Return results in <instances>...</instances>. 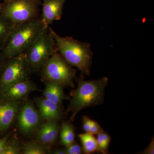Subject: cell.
<instances>
[{
	"label": "cell",
	"instance_id": "1",
	"mask_svg": "<svg viewBox=\"0 0 154 154\" xmlns=\"http://www.w3.org/2000/svg\"><path fill=\"white\" fill-rule=\"evenodd\" d=\"M76 82L77 88L71 94L72 98L67 110V112L71 113V122L83 109L103 104L108 79L103 77L99 79L86 81L82 75L77 79Z\"/></svg>",
	"mask_w": 154,
	"mask_h": 154
},
{
	"label": "cell",
	"instance_id": "2",
	"mask_svg": "<svg viewBox=\"0 0 154 154\" xmlns=\"http://www.w3.org/2000/svg\"><path fill=\"white\" fill-rule=\"evenodd\" d=\"M55 41L57 51L72 66L75 67L82 75H90L93 62L91 45L67 36L62 37L48 27Z\"/></svg>",
	"mask_w": 154,
	"mask_h": 154
},
{
	"label": "cell",
	"instance_id": "3",
	"mask_svg": "<svg viewBox=\"0 0 154 154\" xmlns=\"http://www.w3.org/2000/svg\"><path fill=\"white\" fill-rule=\"evenodd\" d=\"M40 17L16 25L1 51L5 60L25 52L47 28Z\"/></svg>",
	"mask_w": 154,
	"mask_h": 154
},
{
	"label": "cell",
	"instance_id": "4",
	"mask_svg": "<svg viewBox=\"0 0 154 154\" xmlns=\"http://www.w3.org/2000/svg\"><path fill=\"white\" fill-rule=\"evenodd\" d=\"M76 71L56 51L41 71L42 82L56 83L63 88H74Z\"/></svg>",
	"mask_w": 154,
	"mask_h": 154
},
{
	"label": "cell",
	"instance_id": "5",
	"mask_svg": "<svg viewBox=\"0 0 154 154\" xmlns=\"http://www.w3.org/2000/svg\"><path fill=\"white\" fill-rule=\"evenodd\" d=\"M56 51L55 41L47 27L25 51L31 72H41L49 58Z\"/></svg>",
	"mask_w": 154,
	"mask_h": 154
},
{
	"label": "cell",
	"instance_id": "6",
	"mask_svg": "<svg viewBox=\"0 0 154 154\" xmlns=\"http://www.w3.org/2000/svg\"><path fill=\"white\" fill-rule=\"evenodd\" d=\"M41 0H14L2 4L0 14L17 25L39 17Z\"/></svg>",
	"mask_w": 154,
	"mask_h": 154
},
{
	"label": "cell",
	"instance_id": "7",
	"mask_svg": "<svg viewBox=\"0 0 154 154\" xmlns=\"http://www.w3.org/2000/svg\"><path fill=\"white\" fill-rule=\"evenodd\" d=\"M31 73L25 52L7 60L0 74V92L16 83L30 79Z\"/></svg>",
	"mask_w": 154,
	"mask_h": 154
},
{
	"label": "cell",
	"instance_id": "8",
	"mask_svg": "<svg viewBox=\"0 0 154 154\" xmlns=\"http://www.w3.org/2000/svg\"><path fill=\"white\" fill-rule=\"evenodd\" d=\"M18 129L25 136L36 134L41 125L42 118L34 103L30 100L20 105L17 118Z\"/></svg>",
	"mask_w": 154,
	"mask_h": 154
},
{
	"label": "cell",
	"instance_id": "9",
	"mask_svg": "<svg viewBox=\"0 0 154 154\" xmlns=\"http://www.w3.org/2000/svg\"><path fill=\"white\" fill-rule=\"evenodd\" d=\"M38 87L30 79L12 85L0 92V100L19 102L25 100L28 95L39 91Z\"/></svg>",
	"mask_w": 154,
	"mask_h": 154
},
{
	"label": "cell",
	"instance_id": "10",
	"mask_svg": "<svg viewBox=\"0 0 154 154\" xmlns=\"http://www.w3.org/2000/svg\"><path fill=\"white\" fill-rule=\"evenodd\" d=\"M34 101L42 119L58 122L63 118V107L43 97H34Z\"/></svg>",
	"mask_w": 154,
	"mask_h": 154
},
{
	"label": "cell",
	"instance_id": "11",
	"mask_svg": "<svg viewBox=\"0 0 154 154\" xmlns=\"http://www.w3.org/2000/svg\"><path fill=\"white\" fill-rule=\"evenodd\" d=\"M21 101L0 100V131L7 130L17 118Z\"/></svg>",
	"mask_w": 154,
	"mask_h": 154
},
{
	"label": "cell",
	"instance_id": "12",
	"mask_svg": "<svg viewBox=\"0 0 154 154\" xmlns=\"http://www.w3.org/2000/svg\"><path fill=\"white\" fill-rule=\"evenodd\" d=\"M66 1V0H43L41 18L47 27H49L54 21L60 20Z\"/></svg>",
	"mask_w": 154,
	"mask_h": 154
},
{
	"label": "cell",
	"instance_id": "13",
	"mask_svg": "<svg viewBox=\"0 0 154 154\" xmlns=\"http://www.w3.org/2000/svg\"><path fill=\"white\" fill-rule=\"evenodd\" d=\"M60 126L58 122L49 120L42 123L36 133V140L45 145L52 144L57 140Z\"/></svg>",
	"mask_w": 154,
	"mask_h": 154
},
{
	"label": "cell",
	"instance_id": "14",
	"mask_svg": "<svg viewBox=\"0 0 154 154\" xmlns=\"http://www.w3.org/2000/svg\"><path fill=\"white\" fill-rule=\"evenodd\" d=\"M43 82L45 85L43 97L63 107V100L70 99L69 96L65 94L63 87L51 82Z\"/></svg>",
	"mask_w": 154,
	"mask_h": 154
},
{
	"label": "cell",
	"instance_id": "15",
	"mask_svg": "<svg viewBox=\"0 0 154 154\" xmlns=\"http://www.w3.org/2000/svg\"><path fill=\"white\" fill-rule=\"evenodd\" d=\"M60 143L65 147L70 145L75 141L74 127L70 122H63L60 129Z\"/></svg>",
	"mask_w": 154,
	"mask_h": 154
},
{
	"label": "cell",
	"instance_id": "16",
	"mask_svg": "<svg viewBox=\"0 0 154 154\" xmlns=\"http://www.w3.org/2000/svg\"><path fill=\"white\" fill-rule=\"evenodd\" d=\"M16 25L0 14V52L5 46Z\"/></svg>",
	"mask_w": 154,
	"mask_h": 154
},
{
	"label": "cell",
	"instance_id": "17",
	"mask_svg": "<svg viewBox=\"0 0 154 154\" xmlns=\"http://www.w3.org/2000/svg\"><path fill=\"white\" fill-rule=\"evenodd\" d=\"M82 145L83 151L85 154H90L98 151V144L94 135L90 133L80 134L78 135Z\"/></svg>",
	"mask_w": 154,
	"mask_h": 154
},
{
	"label": "cell",
	"instance_id": "18",
	"mask_svg": "<svg viewBox=\"0 0 154 154\" xmlns=\"http://www.w3.org/2000/svg\"><path fill=\"white\" fill-rule=\"evenodd\" d=\"M48 152L46 145L36 140L26 143L22 148V152L24 154H45Z\"/></svg>",
	"mask_w": 154,
	"mask_h": 154
},
{
	"label": "cell",
	"instance_id": "19",
	"mask_svg": "<svg viewBox=\"0 0 154 154\" xmlns=\"http://www.w3.org/2000/svg\"><path fill=\"white\" fill-rule=\"evenodd\" d=\"M22 152V148L19 142L14 139L8 141L2 154H19Z\"/></svg>",
	"mask_w": 154,
	"mask_h": 154
},
{
	"label": "cell",
	"instance_id": "20",
	"mask_svg": "<svg viewBox=\"0 0 154 154\" xmlns=\"http://www.w3.org/2000/svg\"><path fill=\"white\" fill-rule=\"evenodd\" d=\"M103 137L104 139L103 143L101 146L98 147V151L103 154L108 153V147L111 141V137L106 132H103Z\"/></svg>",
	"mask_w": 154,
	"mask_h": 154
},
{
	"label": "cell",
	"instance_id": "21",
	"mask_svg": "<svg viewBox=\"0 0 154 154\" xmlns=\"http://www.w3.org/2000/svg\"><path fill=\"white\" fill-rule=\"evenodd\" d=\"M65 149L66 154H81L83 152L82 148L75 141L70 145L65 147Z\"/></svg>",
	"mask_w": 154,
	"mask_h": 154
},
{
	"label": "cell",
	"instance_id": "22",
	"mask_svg": "<svg viewBox=\"0 0 154 154\" xmlns=\"http://www.w3.org/2000/svg\"><path fill=\"white\" fill-rule=\"evenodd\" d=\"M83 128L85 132L89 133L93 120L89 116H84L83 117Z\"/></svg>",
	"mask_w": 154,
	"mask_h": 154
},
{
	"label": "cell",
	"instance_id": "23",
	"mask_svg": "<svg viewBox=\"0 0 154 154\" xmlns=\"http://www.w3.org/2000/svg\"><path fill=\"white\" fill-rule=\"evenodd\" d=\"M102 131H103V129H102L99 123L93 120L89 133L93 135L98 134Z\"/></svg>",
	"mask_w": 154,
	"mask_h": 154
},
{
	"label": "cell",
	"instance_id": "24",
	"mask_svg": "<svg viewBox=\"0 0 154 154\" xmlns=\"http://www.w3.org/2000/svg\"><path fill=\"white\" fill-rule=\"evenodd\" d=\"M143 154H154V137L152 138L151 142L146 148L140 153Z\"/></svg>",
	"mask_w": 154,
	"mask_h": 154
},
{
	"label": "cell",
	"instance_id": "25",
	"mask_svg": "<svg viewBox=\"0 0 154 154\" xmlns=\"http://www.w3.org/2000/svg\"><path fill=\"white\" fill-rule=\"evenodd\" d=\"M8 137L0 139V154H2L3 151L8 142Z\"/></svg>",
	"mask_w": 154,
	"mask_h": 154
},
{
	"label": "cell",
	"instance_id": "26",
	"mask_svg": "<svg viewBox=\"0 0 154 154\" xmlns=\"http://www.w3.org/2000/svg\"><path fill=\"white\" fill-rule=\"evenodd\" d=\"M51 153L54 154H66L65 149H55L51 151Z\"/></svg>",
	"mask_w": 154,
	"mask_h": 154
},
{
	"label": "cell",
	"instance_id": "27",
	"mask_svg": "<svg viewBox=\"0 0 154 154\" xmlns=\"http://www.w3.org/2000/svg\"><path fill=\"white\" fill-rule=\"evenodd\" d=\"M6 60L4 59V58L2 56L1 54V52H0V74H1V71H2V69L3 65L5 63Z\"/></svg>",
	"mask_w": 154,
	"mask_h": 154
},
{
	"label": "cell",
	"instance_id": "28",
	"mask_svg": "<svg viewBox=\"0 0 154 154\" xmlns=\"http://www.w3.org/2000/svg\"><path fill=\"white\" fill-rule=\"evenodd\" d=\"M12 1H14V0H5V2H10Z\"/></svg>",
	"mask_w": 154,
	"mask_h": 154
},
{
	"label": "cell",
	"instance_id": "29",
	"mask_svg": "<svg viewBox=\"0 0 154 154\" xmlns=\"http://www.w3.org/2000/svg\"><path fill=\"white\" fill-rule=\"evenodd\" d=\"M1 6H2V4H0V10H1Z\"/></svg>",
	"mask_w": 154,
	"mask_h": 154
}]
</instances>
